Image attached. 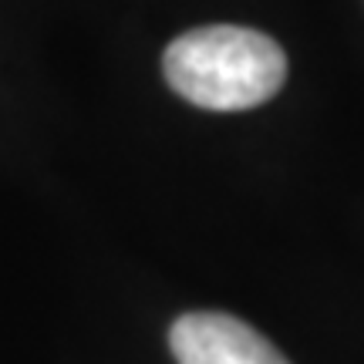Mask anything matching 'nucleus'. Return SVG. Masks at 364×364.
Listing matches in <instances>:
<instances>
[{
	"label": "nucleus",
	"mask_w": 364,
	"mask_h": 364,
	"mask_svg": "<svg viewBox=\"0 0 364 364\" xmlns=\"http://www.w3.org/2000/svg\"><path fill=\"white\" fill-rule=\"evenodd\" d=\"M162 71L186 102L209 112H247L284 88L287 54L260 31L213 24L172 41Z\"/></svg>",
	"instance_id": "obj_1"
},
{
	"label": "nucleus",
	"mask_w": 364,
	"mask_h": 364,
	"mask_svg": "<svg viewBox=\"0 0 364 364\" xmlns=\"http://www.w3.org/2000/svg\"><path fill=\"white\" fill-rule=\"evenodd\" d=\"M179 364H290L247 321L220 311L182 314L169 331Z\"/></svg>",
	"instance_id": "obj_2"
}]
</instances>
